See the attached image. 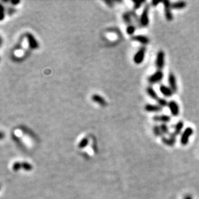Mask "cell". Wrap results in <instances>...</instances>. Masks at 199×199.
Returning a JSON list of instances; mask_svg holds the SVG:
<instances>
[{
    "label": "cell",
    "mask_w": 199,
    "mask_h": 199,
    "mask_svg": "<svg viewBox=\"0 0 199 199\" xmlns=\"http://www.w3.org/2000/svg\"><path fill=\"white\" fill-rule=\"evenodd\" d=\"M22 166L23 168H24L25 170H29L31 169V165H30V164L27 163V162H24V163L22 164Z\"/></svg>",
    "instance_id": "27"
},
{
    "label": "cell",
    "mask_w": 199,
    "mask_h": 199,
    "mask_svg": "<svg viewBox=\"0 0 199 199\" xmlns=\"http://www.w3.org/2000/svg\"><path fill=\"white\" fill-rule=\"evenodd\" d=\"M145 53H146V47L145 46H142L139 49L136 54L133 56V62L136 64H140L143 62L144 58H145Z\"/></svg>",
    "instance_id": "2"
},
{
    "label": "cell",
    "mask_w": 199,
    "mask_h": 199,
    "mask_svg": "<svg viewBox=\"0 0 199 199\" xmlns=\"http://www.w3.org/2000/svg\"><path fill=\"white\" fill-rule=\"evenodd\" d=\"M159 90H160L161 93L166 97H172L173 94L174 93L173 91H172V89L170 88V86H167L163 85V84L160 85V86H159Z\"/></svg>",
    "instance_id": "12"
},
{
    "label": "cell",
    "mask_w": 199,
    "mask_h": 199,
    "mask_svg": "<svg viewBox=\"0 0 199 199\" xmlns=\"http://www.w3.org/2000/svg\"><path fill=\"white\" fill-rule=\"evenodd\" d=\"M165 53L162 50H159L157 53L156 58V66L158 70H161L165 66Z\"/></svg>",
    "instance_id": "6"
},
{
    "label": "cell",
    "mask_w": 199,
    "mask_h": 199,
    "mask_svg": "<svg viewBox=\"0 0 199 199\" xmlns=\"http://www.w3.org/2000/svg\"><path fill=\"white\" fill-rule=\"evenodd\" d=\"M132 16H131V14L130 13H124V14H123V21H125V22L126 23V24H128V25H129V24H132Z\"/></svg>",
    "instance_id": "19"
},
{
    "label": "cell",
    "mask_w": 199,
    "mask_h": 199,
    "mask_svg": "<svg viewBox=\"0 0 199 199\" xmlns=\"http://www.w3.org/2000/svg\"><path fill=\"white\" fill-rule=\"evenodd\" d=\"M26 38H27V42H28V44L30 46V47L33 49H37L39 48V42L37 41L36 38L34 37L32 33H26Z\"/></svg>",
    "instance_id": "7"
},
{
    "label": "cell",
    "mask_w": 199,
    "mask_h": 199,
    "mask_svg": "<svg viewBox=\"0 0 199 199\" xmlns=\"http://www.w3.org/2000/svg\"><path fill=\"white\" fill-rule=\"evenodd\" d=\"M184 128V123L182 121H179L175 125V127H174V132L173 133H175L176 136H178V134H180L181 132V130Z\"/></svg>",
    "instance_id": "18"
},
{
    "label": "cell",
    "mask_w": 199,
    "mask_h": 199,
    "mask_svg": "<svg viewBox=\"0 0 199 199\" xmlns=\"http://www.w3.org/2000/svg\"><path fill=\"white\" fill-rule=\"evenodd\" d=\"M146 92L147 94H148V96L150 97H151L152 99L153 100H156L157 101L158 99H159V96H158V94L156 93V91H155L154 88L151 86H148L146 88Z\"/></svg>",
    "instance_id": "17"
},
{
    "label": "cell",
    "mask_w": 199,
    "mask_h": 199,
    "mask_svg": "<svg viewBox=\"0 0 199 199\" xmlns=\"http://www.w3.org/2000/svg\"><path fill=\"white\" fill-rule=\"evenodd\" d=\"M164 5V8H165V16L166 19L168 21H171L173 19V15L172 14V11H171V2L170 1H164L163 2Z\"/></svg>",
    "instance_id": "4"
},
{
    "label": "cell",
    "mask_w": 199,
    "mask_h": 199,
    "mask_svg": "<svg viewBox=\"0 0 199 199\" xmlns=\"http://www.w3.org/2000/svg\"><path fill=\"white\" fill-rule=\"evenodd\" d=\"M145 110L148 112H159L162 110V107L159 105H153V104H146L145 106Z\"/></svg>",
    "instance_id": "15"
},
{
    "label": "cell",
    "mask_w": 199,
    "mask_h": 199,
    "mask_svg": "<svg viewBox=\"0 0 199 199\" xmlns=\"http://www.w3.org/2000/svg\"><path fill=\"white\" fill-rule=\"evenodd\" d=\"M171 120V117L169 115L162 114V115H155L153 117V120L155 122H161L162 123H169Z\"/></svg>",
    "instance_id": "14"
},
{
    "label": "cell",
    "mask_w": 199,
    "mask_h": 199,
    "mask_svg": "<svg viewBox=\"0 0 199 199\" xmlns=\"http://www.w3.org/2000/svg\"><path fill=\"white\" fill-rule=\"evenodd\" d=\"M21 165H21V163H19V162H16V163L14 164L13 168H14V170H19L20 168H21Z\"/></svg>",
    "instance_id": "26"
},
{
    "label": "cell",
    "mask_w": 199,
    "mask_h": 199,
    "mask_svg": "<svg viewBox=\"0 0 199 199\" xmlns=\"http://www.w3.org/2000/svg\"><path fill=\"white\" fill-rule=\"evenodd\" d=\"M164 78V74L162 70H157L156 72L149 76L148 81L150 84H156L161 82Z\"/></svg>",
    "instance_id": "3"
},
{
    "label": "cell",
    "mask_w": 199,
    "mask_h": 199,
    "mask_svg": "<svg viewBox=\"0 0 199 199\" xmlns=\"http://www.w3.org/2000/svg\"><path fill=\"white\" fill-rule=\"evenodd\" d=\"M133 9L134 10H138L141 8L142 5L144 3H145V1H140V2H135V1H133Z\"/></svg>",
    "instance_id": "25"
},
{
    "label": "cell",
    "mask_w": 199,
    "mask_h": 199,
    "mask_svg": "<svg viewBox=\"0 0 199 199\" xmlns=\"http://www.w3.org/2000/svg\"><path fill=\"white\" fill-rule=\"evenodd\" d=\"M163 2H160V1H152L151 2V5L153 7H156L159 4L162 3Z\"/></svg>",
    "instance_id": "29"
},
{
    "label": "cell",
    "mask_w": 199,
    "mask_h": 199,
    "mask_svg": "<svg viewBox=\"0 0 199 199\" xmlns=\"http://www.w3.org/2000/svg\"><path fill=\"white\" fill-rule=\"evenodd\" d=\"M105 2L108 5H109L110 7H113V4H114V2L112 1H105Z\"/></svg>",
    "instance_id": "32"
},
{
    "label": "cell",
    "mask_w": 199,
    "mask_h": 199,
    "mask_svg": "<svg viewBox=\"0 0 199 199\" xmlns=\"http://www.w3.org/2000/svg\"><path fill=\"white\" fill-rule=\"evenodd\" d=\"M135 31H136V27H135L134 25H133V24H131L127 26V28H126V33H127V34H128L129 36L133 35V33H135Z\"/></svg>",
    "instance_id": "24"
},
{
    "label": "cell",
    "mask_w": 199,
    "mask_h": 199,
    "mask_svg": "<svg viewBox=\"0 0 199 199\" xmlns=\"http://www.w3.org/2000/svg\"><path fill=\"white\" fill-rule=\"evenodd\" d=\"M168 83H169V86L170 88L172 89V91L174 93L177 92V90H178V87H177V83H176V79H175V77L173 73H170L169 76H168Z\"/></svg>",
    "instance_id": "9"
},
{
    "label": "cell",
    "mask_w": 199,
    "mask_h": 199,
    "mask_svg": "<svg viewBox=\"0 0 199 199\" xmlns=\"http://www.w3.org/2000/svg\"><path fill=\"white\" fill-rule=\"evenodd\" d=\"M88 143H89V140H88V138L87 137L83 138L81 140V142H79V144H78V148H81V149L85 148L88 145Z\"/></svg>",
    "instance_id": "21"
},
{
    "label": "cell",
    "mask_w": 199,
    "mask_h": 199,
    "mask_svg": "<svg viewBox=\"0 0 199 199\" xmlns=\"http://www.w3.org/2000/svg\"><path fill=\"white\" fill-rule=\"evenodd\" d=\"M0 6H1V11H2V16H1V21H2L5 18V8L2 5H1Z\"/></svg>",
    "instance_id": "28"
},
{
    "label": "cell",
    "mask_w": 199,
    "mask_h": 199,
    "mask_svg": "<svg viewBox=\"0 0 199 199\" xmlns=\"http://www.w3.org/2000/svg\"><path fill=\"white\" fill-rule=\"evenodd\" d=\"M149 11L150 5H145L142 10V14L139 18V27H146L149 24Z\"/></svg>",
    "instance_id": "1"
},
{
    "label": "cell",
    "mask_w": 199,
    "mask_h": 199,
    "mask_svg": "<svg viewBox=\"0 0 199 199\" xmlns=\"http://www.w3.org/2000/svg\"><path fill=\"white\" fill-rule=\"evenodd\" d=\"M91 100L93 102L99 104V105L102 106H106L107 105V103L105 99L102 97V96L99 95V94H94L91 96Z\"/></svg>",
    "instance_id": "13"
},
{
    "label": "cell",
    "mask_w": 199,
    "mask_h": 199,
    "mask_svg": "<svg viewBox=\"0 0 199 199\" xmlns=\"http://www.w3.org/2000/svg\"><path fill=\"white\" fill-rule=\"evenodd\" d=\"M184 199H193V197H192L190 195H187L184 197Z\"/></svg>",
    "instance_id": "33"
},
{
    "label": "cell",
    "mask_w": 199,
    "mask_h": 199,
    "mask_svg": "<svg viewBox=\"0 0 199 199\" xmlns=\"http://www.w3.org/2000/svg\"><path fill=\"white\" fill-rule=\"evenodd\" d=\"M3 136H4V134H3V132H2V133H1V138H3Z\"/></svg>",
    "instance_id": "34"
},
{
    "label": "cell",
    "mask_w": 199,
    "mask_h": 199,
    "mask_svg": "<svg viewBox=\"0 0 199 199\" xmlns=\"http://www.w3.org/2000/svg\"><path fill=\"white\" fill-rule=\"evenodd\" d=\"M160 127L161 131H162V133L163 134H168L170 133V130H169V127L168 126V125L166 123H162L159 126Z\"/></svg>",
    "instance_id": "23"
},
{
    "label": "cell",
    "mask_w": 199,
    "mask_h": 199,
    "mask_svg": "<svg viewBox=\"0 0 199 199\" xmlns=\"http://www.w3.org/2000/svg\"><path fill=\"white\" fill-rule=\"evenodd\" d=\"M16 11V10L14 9V8H9V10H8V14H10V15H11V14H14V12Z\"/></svg>",
    "instance_id": "30"
},
{
    "label": "cell",
    "mask_w": 199,
    "mask_h": 199,
    "mask_svg": "<svg viewBox=\"0 0 199 199\" xmlns=\"http://www.w3.org/2000/svg\"><path fill=\"white\" fill-rule=\"evenodd\" d=\"M187 7V2L184 1H178V2H173L171 4V8L175 10H181L184 9Z\"/></svg>",
    "instance_id": "16"
},
{
    "label": "cell",
    "mask_w": 199,
    "mask_h": 199,
    "mask_svg": "<svg viewBox=\"0 0 199 199\" xmlns=\"http://www.w3.org/2000/svg\"><path fill=\"white\" fill-rule=\"evenodd\" d=\"M168 108L170 111L171 114L174 117H177L179 114V107H178V103L175 101H171L168 104Z\"/></svg>",
    "instance_id": "8"
},
{
    "label": "cell",
    "mask_w": 199,
    "mask_h": 199,
    "mask_svg": "<svg viewBox=\"0 0 199 199\" xmlns=\"http://www.w3.org/2000/svg\"><path fill=\"white\" fill-rule=\"evenodd\" d=\"M193 133V130L192 128L188 127L184 131L183 133L181 136V144L182 145H187V143L189 142V139H190V136H192Z\"/></svg>",
    "instance_id": "5"
},
{
    "label": "cell",
    "mask_w": 199,
    "mask_h": 199,
    "mask_svg": "<svg viewBox=\"0 0 199 199\" xmlns=\"http://www.w3.org/2000/svg\"><path fill=\"white\" fill-rule=\"evenodd\" d=\"M175 137H176V135L174 133H172L170 134V137L167 138L165 136H162V141L164 144H165L168 146H173V145H175Z\"/></svg>",
    "instance_id": "10"
},
{
    "label": "cell",
    "mask_w": 199,
    "mask_h": 199,
    "mask_svg": "<svg viewBox=\"0 0 199 199\" xmlns=\"http://www.w3.org/2000/svg\"><path fill=\"white\" fill-rule=\"evenodd\" d=\"M156 102H157L158 105H159L160 107H162V108H164V107H167V106L168 107V104H169V102L167 101L166 99L162 98V97H159V99L156 101Z\"/></svg>",
    "instance_id": "20"
},
{
    "label": "cell",
    "mask_w": 199,
    "mask_h": 199,
    "mask_svg": "<svg viewBox=\"0 0 199 199\" xmlns=\"http://www.w3.org/2000/svg\"><path fill=\"white\" fill-rule=\"evenodd\" d=\"M11 3L14 5H18V4L20 3V1H19V0H17V1H11Z\"/></svg>",
    "instance_id": "31"
},
{
    "label": "cell",
    "mask_w": 199,
    "mask_h": 199,
    "mask_svg": "<svg viewBox=\"0 0 199 199\" xmlns=\"http://www.w3.org/2000/svg\"><path fill=\"white\" fill-rule=\"evenodd\" d=\"M153 132L155 134V136H161L162 137L163 136V133H162V131H161L160 127L159 126H154L153 127Z\"/></svg>",
    "instance_id": "22"
},
{
    "label": "cell",
    "mask_w": 199,
    "mask_h": 199,
    "mask_svg": "<svg viewBox=\"0 0 199 199\" xmlns=\"http://www.w3.org/2000/svg\"><path fill=\"white\" fill-rule=\"evenodd\" d=\"M133 41L138 42V43L141 44L143 45H147L150 42V39L147 36H143V35H137V36H134L132 38Z\"/></svg>",
    "instance_id": "11"
}]
</instances>
